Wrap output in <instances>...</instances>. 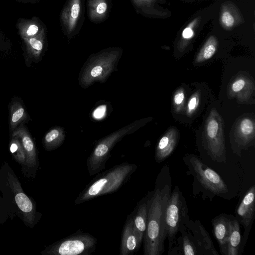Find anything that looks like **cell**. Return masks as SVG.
Wrapping results in <instances>:
<instances>
[{
  "label": "cell",
  "mask_w": 255,
  "mask_h": 255,
  "mask_svg": "<svg viewBox=\"0 0 255 255\" xmlns=\"http://www.w3.org/2000/svg\"><path fill=\"white\" fill-rule=\"evenodd\" d=\"M171 185L168 167L165 165L156 178L154 189L147 195V216L143 239L144 255H161L165 251V210Z\"/></svg>",
  "instance_id": "1"
},
{
  "label": "cell",
  "mask_w": 255,
  "mask_h": 255,
  "mask_svg": "<svg viewBox=\"0 0 255 255\" xmlns=\"http://www.w3.org/2000/svg\"><path fill=\"white\" fill-rule=\"evenodd\" d=\"M137 168L134 163L124 162L99 173L80 192L74 202L79 205L96 197L117 192Z\"/></svg>",
  "instance_id": "2"
},
{
  "label": "cell",
  "mask_w": 255,
  "mask_h": 255,
  "mask_svg": "<svg viewBox=\"0 0 255 255\" xmlns=\"http://www.w3.org/2000/svg\"><path fill=\"white\" fill-rule=\"evenodd\" d=\"M121 55V49H110L89 57L80 72V85L87 88L96 82H105L116 69Z\"/></svg>",
  "instance_id": "3"
},
{
  "label": "cell",
  "mask_w": 255,
  "mask_h": 255,
  "mask_svg": "<svg viewBox=\"0 0 255 255\" xmlns=\"http://www.w3.org/2000/svg\"><path fill=\"white\" fill-rule=\"evenodd\" d=\"M224 123L216 109L213 108L206 120L203 143L211 159L220 163L226 162Z\"/></svg>",
  "instance_id": "4"
},
{
  "label": "cell",
  "mask_w": 255,
  "mask_h": 255,
  "mask_svg": "<svg viewBox=\"0 0 255 255\" xmlns=\"http://www.w3.org/2000/svg\"><path fill=\"white\" fill-rule=\"evenodd\" d=\"M97 239L80 230L47 247L42 254L47 255H90L95 252Z\"/></svg>",
  "instance_id": "5"
},
{
  "label": "cell",
  "mask_w": 255,
  "mask_h": 255,
  "mask_svg": "<svg viewBox=\"0 0 255 255\" xmlns=\"http://www.w3.org/2000/svg\"><path fill=\"white\" fill-rule=\"evenodd\" d=\"M187 215L186 203L179 188L176 186L170 193L165 210L166 238L169 251L172 249L181 223Z\"/></svg>",
  "instance_id": "6"
},
{
  "label": "cell",
  "mask_w": 255,
  "mask_h": 255,
  "mask_svg": "<svg viewBox=\"0 0 255 255\" xmlns=\"http://www.w3.org/2000/svg\"><path fill=\"white\" fill-rule=\"evenodd\" d=\"M186 161L192 174L206 189L215 194H223L228 191V186L220 175L197 156L190 155Z\"/></svg>",
  "instance_id": "7"
},
{
  "label": "cell",
  "mask_w": 255,
  "mask_h": 255,
  "mask_svg": "<svg viewBox=\"0 0 255 255\" xmlns=\"http://www.w3.org/2000/svg\"><path fill=\"white\" fill-rule=\"evenodd\" d=\"M255 122L250 117L241 118L236 123L231 143L234 152L241 155L242 150L247 149L254 144Z\"/></svg>",
  "instance_id": "8"
},
{
  "label": "cell",
  "mask_w": 255,
  "mask_h": 255,
  "mask_svg": "<svg viewBox=\"0 0 255 255\" xmlns=\"http://www.w3.org/2000/svg\"><path fill=\"white\" fill-rule=\"evenodd\" d=\"M8 182L14 196L18 208L23 215L25 221L32 225L35 218V209L28 196L23 192L20 184L12 174L9 173Z\"/></svg>",
  "instance_id": "9"
},
{
  "label": "cell",
  "mask_w": 255,
  "mask_h": 255,
  "mask_svg": "<svg viewBox=\"0 0 255 255\" xmlns=\"http://www.w3.org/2000/svg\"><path fill=\"white\" fill-rule=\"evenodd\" d=\"M179 140V132L173 127L169 128L159 139L155 152L157 163L165 160L175 150Z\"/></svg>",
  "instance_id": "10"
},
{
  "label": "cell",
  "mask_w": 255,
  "mask_h": 255,
  "mask_svg": "<svg viewBox=\"0 0 255 255\" xmlns=\"http://www.w3.org/2000/svg\"><path fill=\"white\" fill-rule=\"evenodd\" d=\"M133 227L131 214L128 215L123 227L120 248V255H131L140 247Z\"/></svg>",
  "instance_id": "11"
},
{
  "label": "cell",
  "mask_w": 255,
  "mask_h": 255,
  "mask_svg": "<svg viewBox=\"0 0 255 255\" xmlns=\"http://www.w3.org/2000/svg\"><path fill=\"white\" fill-rule=\"evenodd\" d=\"M255 210V186H252L243 198L236 211L238 221L245 229L251 225Z\"/></svg>",
  "instance_id": "12"
},
{
  "label": "cell",
  "mask_w": 255,
  "mask_h": 255,
  "mask_svg": "<svg viewBox=\"0 0 255 255\" xmlns=\"http://www.w3.org/2000/svg\"><path fill=\"white\" fill-rule=\"evenodd\" d=\"M231 220L227 215L221 214L212 221L214 236L218 243L222 255H227Z\"/></svg>",
  "instance_id": "13"
},
{
  "label": "cell",
  "mask_w": 255,
  "mask_h": 255,
  "mask_svg": "<svg viewBox=\"0 0 255 255\" xmlns=\"http://www.w3.org/2000/svg\"><path fill=\"white\" fill-rule=\"evenodd\" d=\"M147 196L142 198L131 213L133 222V227L138 243L141 246L146 229L147 205Z\"/></svg>",
  "instance_id": "14"
},
{
  "label": "cell",
  "mask_w": 255,
  "mask_h": 255,
  "mask_svg": "<svg viewBox=\"0 0 255 255\" xmlns=\"http://www.w3.org/2000/svg\"><path fill=\"white\" fill-rule=\"evenodd\" d=\"M12 136L20 140L26 155V164L29 167H34L37 162L36 146L26 128L21 125L12 132Z\"/></svg>",
  "instance_id": "15"
},
{
  "label": "cell",
  "mask_w": 255,
  "mask_h": 255,
  "mask_svg": "<svg viewBox=\"0 0 255 255\" xmlns=\"http://www.w3.org/2000/svg\"><path fill=\"white\" fill-rule=\"evenodd\" d=\"M65 136L64 128L56 127L51 129L45 135L43 140V146L47 151L54 150L62 144Z\"/></svg>",
  "instance_id": "16"
},
{
  "label": "cell",
  "mask_w": 255,
  "mask_h": 255,
  "mask_svg": "<svg viewBox=\"0 0 255 255\" xmlns=\"http://www.w3.org/2000/svg\"><path fill=\"white\" fill-rule=\"evenodd\" d=\"M81 12V0H71L64 12V23L67 29H74Z\"/></svg>",
  "instance_id": "17"
},
{
  "label": "cell",
  "mask_w": 255,
  "mask_h": 255,
  "mask_svg": "<svg viewBox=\"0 0 255 255\" xmlns=\"http://www.w3.org/2000/svg\"><path fill=\"white\" fill-rule=\"evenodd\" d=\"M240 223L236 219L231 220L228 241L227 255H238L241 243Z\"/></svg>",
  "instance_id": "18"
},
{
  "label": "cell",
  "mask_w": 255,
  "mask_h": 255,
  "mask_svg": "<svg viewBox=\"0 0 255 255\" xmlns=\"http://www.w3.org/2000/svg\"><path fill=\"white\" fill-rule=\"evenodd\" d=\"M239 13L232 5L225 4L223 5L220 17L222 26L226 29L233 28L239 22Z\"/></svg>",
  "instance_id": "19"
},
{
  "label": "cell",
  "mask_w": 255,
  "mask_h": 255,
  "mask_svg": "<svg viewBox=\"0 0 255 255\" xmlns=\"http://www.w3.org/2000/svg\"><path fill=\"white\" fill-rule=\"evenodd\" d=\"M218 46L216 37L210 36L206 40L195 59L196 63H200L210 59L216 53Z\"/></svg>",
  "instance_id": "20"
},
{
  "label": "cell",
  "mask_w": 255,
  "mask_h": 255,
  "mask_svg": "<svg viewBox=\"0 0 255 255\" xmlns=\"http://www.w3.org/2000/svg\"><path fill=\"white\" fill-rule=\"evenodd\" d=\"M27 117L25 110L23 106L18 102H15L10 106V128L13 131L18 125L24 121Z\"/></svg>",
  "instance_id": "21"
},
{
  "label": "cell",
  "mask_w": 255,
  "mask_h": 255,
  "mask_svg": "<svg viewBox=\"0 0 255 255\" xmlns=\"http://www.w3.org/2000/svg\"><path fill=\"white\" fill-rule=\"evenodd\" d=\"M10 151L15 159L21 164L26 163L25 151L20 140L16 136H12L10 142Z\"/></svg>",
  "instance_id": "22"
},
{
  "label": "cell",
  "mask_w": 255,
  "mask_h": 255,
  "mask_svg": "<svg viewBox=\"0 0 255 255\" xmlns=\"http://www.w3.org/2000/svg\"><path fill=\"white\" fill-rule=\"evenodd\" d=\"M200 19V17L194 19L183 29L181 34V43L183 47H184L185 43H187L194 37L195 28Z\"/></svg>",
  "instance_id": "23"
},
{
  "label": "cell",
  "mask_w": 255,
  "mask_h": 255,
  "mask_svg": "<svg viewBox=\"0 0 255 255\" xmlns=\"http://www.w3.org/2000/svg\"><path fill=\"white\" fill-rule=\"evenodd\" d=\"M183 235L182 254L185 255H195L198 254L197 248L194 242L190 239L188 234L185 233Z\"/></svg>",
  "instance_id": "24"
},
{
  "label": "cell",
  "mask_w": 255,
  "mask_h": 255,
  "mask_svg": "<svg viewBox=\"0 0 255 255\" xmlns=\"http://www.w3.org/2000/svg\"><path fill=\"white\" fill-rule=\"evenodd\" d=\"M185 93L182 88L179 89L173 96V105L174 109L177 112H180L184 106L185 100Z\"/></svg>",
  "instance_id": "25"
},
{
  "label": "cell",
  "mask_w": 255,
  "mask_h": 255,
  "mask_svg": "<svg viewBox=\"0 0 255 255\" xmlns=\"http://www.w3.org/2000/svg\"><path fill=\"white\" fill-rule=\"evenodd\" d=\"M200 100V94L198 92L195 93L190 98L186 109V114L191 116L197 109Z\"/></svg>",
  "instance_id": "26"
},
{
  "label": "cell",
  "mask_w": 255,
  "mask_h": 255,
  "mask_svg": "<svg viewBox=\"0 0 255 255\" xmlns=\"http://www.w3.org/2000/svg\"><path fill=\"white\" fill-rule=\"evenodd\" d=\"M29 44L31 54L34 57H37L43 49V43L41 40L32 38L29 40Z\"/></svg>",
  "instance_id": "27"
},
{
  "label": "cell",
  "mask_w": 255,
  "mask_h": 255,
  "mask_svg": "<svg viewBox=\"0 0 255 255\" xmlns=\"http://www.w3.org/2000/svg\"><path fill=\"white\" fill-rule=\"evenodd\" d=\"M94 11L99 16L105 14L108 9V4L105 0H98L94 4Z\"/></svg>",
  "instance_id": "28"
},
{
  "label": "cell",
  "mask_w": 255,
  "mask_h": 255,
  "mask_svg": "<svg viewBox=\"0 0 255 255\" xmlns=\"http://www.w3.org/2000/svg\"><path fill=\"white\" fill-rule=\"evenodd\" d=\"M246 80L244 78H238L232 84V91L237 93L241 91L245 86Z\"/></svg>",
  "instance_id": "29"
},
{
  "label": "cell",
  "mask_w": 255,
  "mask_h": 255,
  "mask_svg": "<svg viewBox=\"0 0 255 255\" xmlns=\"http://www.w3.org/2000/svg\"><path fill=\"white\" fill-rule=\"evenodd\" d=\"M105 106H101L98 107L93 113V116L96 119H100L103 117L106 112Z\"/></svg>",
  "instance_id": "30"
},
{
  "label": "cell",
  "mask_w": 255,
  "mask_h": 255,
  "mask_svg": "<svg viewBox=\"0 0 255 255\" xmlns=\"http://www.w3.org/2000/svg\"><path fill=\"white\" fill-rule=\"evenodd\" d=\"M38 27L35 25H30L27 30V34L29 36L34 35L38 31Z\"/></svg>",
  "instance_id": "31"
},
{
  "label": "cell",
  "mask_w": 255,
  "mask_h": 255,
  "mask_svg": "<svg viewBox=\"0 0 255 255\" xmlns=\"http://www.w3.org/2000/svg\"></svg>",
  "instance_id": "32"
}]
</instances>
